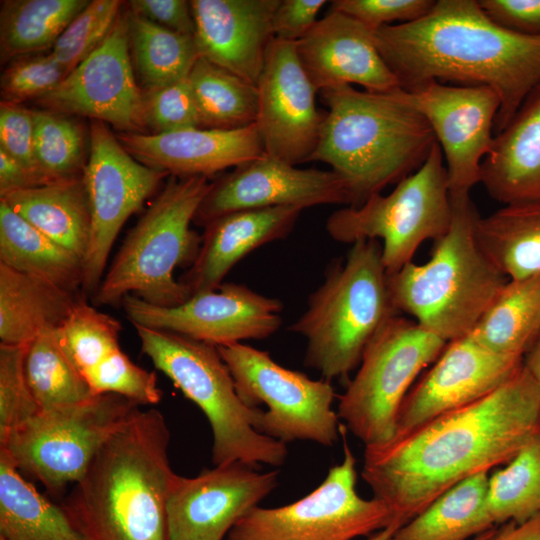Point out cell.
<instances>
[{"mask_svg": "<svg viewBox=\"0 0 540 540\" xmlns=\"http://www.w3.org/2000/svg\"><path fill=\"white\" fill-rule=\"evenodd\" d=\"M28 346L0 343V444L41 411L25 374Z\"/></svg>", "mask_w": 540, "mask_h": 540, "instance_id": "cell-42", "label": "cell"}, {"mask_svg": "<svg viewBox=\"0 0 540 540\" xmlns=\"http://www.w3.org/2000/svg\"><path fill=\"white\" fill-rule=\"evenodd\" d=\"M88 3V0L1 1V62L51 50Z\"/></svg>", "mask_w": 540, "mask_h": 540, "instance_id": "cell-34", "label": "cell"}, {"mask_svg": "<svg viewBox=\"0 0 540 540\" xmlns=\"http://www.w3.org/2000/svg\"><path fill=\"white\" fill-rule=\"evenodd\" d=\"M141 351L207 417L214 465L282 466L285 443L258 431L262 409L245 404L216 346L174 332L134 325Z\"/></svg>", "mask_w": 540, "mask_h": 540, "instance_id": "cell-8", "label": "cell"}, {"mask_svg": "<svg viewBox=\"0 0 540 540\" xmlns=\"http://www.w3.org/2000/svg\"><path fill=\"white\" fill-rule=\"evenodd\" d=\"M475 232L484 254L509 279L540 272V200L479 216Z\"/></svg>", "mask_w": 540, "mask_h": 540, "instance_id": "cell-31", "label": "cell"}, {"mask_svg": "<svg viewBox=\"0 0 540 540\" xmlns=\"http://www.w3.org/2000/svg\"><path fill=\"white\" fill-rule=\"evenodd\" d=\"M123 5L120 0H92L71 21L49 51L67 74L104 42Z\"/></svg>", "mask_w": 540, "mask_h": 540, "instance_id": "cell-41", "label": "cell"}, {"mask_svg": "<svg viewBox=\"0 0 540 540\" xmlns=\"http://www.w3.org/2000/svg\"><path fill=\"white\" fill-rule=\"evenodd\" d=\"M201 128L233 130L256 123L257 86L199 57L189 75Z\"/></svg>", "mask_w": 540, "mask_h": 540, "instance_id": "cell-36", "label": "cell"}, {"mask_svg": "<svg viewBox=\"0 0 540 540\" xmlns=\"http://www.w3.org/2000/svg\"><path fill=\"white\" fill-rule=\"evenodd\" d=\"M540 334V272L509 279L468 335L501 355L524 358Z\"/></svg>", "mask_w": 540, "mask_h": 540, "instance_id": "cell-30", "label": "cell"}, {"mask_svg": "<svg viewBox=\"0 0 540 540\" xmlns=\"http://www.w3.org/2000/svg\"><path fill=\"white\" fill-rule=\"evenodd\" d=\"M67 72L50 52L17 58L3 71L0 80L1 101L21 104L38 100L53 90Z\"/></svg>", "mask_w": 540, "mask_h": 540, "instance_id": "cell-44", "label": "cell"}, {"mask_svg": "<svg viewBox=\"0 0 540 540\" xmlns=\"http://www.w3.org/2000/svg\"><path fill=\"white\" fill-rule=\"evenodd\" d=\"M539 433L540 384L523 364L480 400L365 447L361 476L403 526L456 484L507 464Z\"/></svg>", "mask_w": 540, "mask_h": 540, "instance_id": "cell-1", "label": "cell"}, {"mask_svg": "<svg viewBox=\"0 0 540 540\" xmlns=\"http://www.w3.org/2000/svg\"><path fill=\"white\" fill-rule=\"evenodd\" d=\"M0 199L46 236L84 260L91 214L82 177L13 191Z\"/></svg>", "mask_w": 540, "mask_h": 540, "instance_id": "cell-28", "label": "cell"}, {"mask_svg": "<svg viewBox=\"0 0 540 540\" xmlns=\"http://www.w3.org/2000/svg\"><path fill=\"white\" fill-rule=\"evenodd\" d=\"M491 540H540V513L521 524L514 521L502 524Z\"/></svg>", "mask_w": 540, "mask_h": 540, "instance_id": "cell-52", "label": "cell"}, {"mask_svg": "<svg viewBox=\"0 0 540 540\" xmlns=\"http://www.w3.org/2000/svg\"><path fill=\"white\" fill-rule=\"evenodd\" d=\"M143 119L146 131L167 133L201 128L188 76L161 88L143 93Z\"/></svg>", "mask_w": 540, "mask_h": 540, "instance_id": "cell-45", "label": "cell"}, {"mask_svg": "<svg viewBox=\"0 0 540 540\" xmlns=\"http://www.w3.org/2000/svg\"><path fill=\"white\" fill-rule=\"evenodd\" d=\"M25 374L40 410L77 404L94 396L86 378L61 345L56 330L40 334L29 344Z\"/></svg>", "mask_w": 540, "mask_h": 540, "instance_id": "cell-37", "label": "cell"}, {"mask_svg": "<svg viewBox=\"0 0 540 540\" xmlns=\"http://www.w3.org/2000/svg\"><path fill=\"white\" fill-rule=\"evenodd\" d=\"M36 102L42 109L111 124L119 132L146 133L143 91L130 56L127 12H121L95 51Z\"/></svg>", "mask_w": 540, "mask_h": 540, "instance_id": "cell-17", "label": "cell"}, {"mask_svg": "<svg viewBox=\"0 0 540 540\" xmlns=\"http://www.w3.org/2000/svg\"><path fill=\"white\" fill-rule=\"evenodd\" d=\"M400 94L435 134L446 160L450 196L469 195L481 180V164L493 143L500 108L497 93L484 85L430 80L400 88Z\"/></svg>", "mask_w": 540, "mask_h": 540, "instance_id": "cell-15", "label": "cell"}, {"mask_svg": "<svg viewBox=\"0 0 540 540\" xmlns=\"http://www.w3.org/2000/svg\"><path fill=\"white\" fill-rule=\"evenodd\" d=\"M397 312L379 241L359 240L345 262L328 271L289 330L306 340L305 365L330 382L347 378L372 338Z\"/></svg>", "mask_w": 540, "mask_h": 540, "instance_id": "cell-6", "label": "cell"}, {"mask_svg": "<svg viewBox=\"0 0 540 540\" xmlns=\"http://www.w3.org/2000/svg\"><path fill=\"white\" fill-rule=\"evenodd\" d=\"M34 128L33 109L22 104L0 102V149L51 184L37 163Z\"/></svg>", "mask_w": 540, "mask_h": 540, "instance_id": "cell-47", "label": "cell"}, {"mask_svg": "<svg viewBox=\"0 0 540 540\" xmlns=\"http://www.w3.org/2000/svg\"><path fill=\"white\" fill-rule=\"evenodd\" d=\"M200 57L257 86L280 0H192Z\"/></svg>", "mask_w": 540, "mask_h": 540, "instance_id": "cell-23", "label": "cell"}, {"mask_svg": "<svg viewBox=\"0 0 540 540\" xmlns=\"http://www.w3.org/2000/svg\"><path fill=\"white\" fill-rule=\"evenodd\" d=\"M325 0H280L273 21L274 38L289 42L301 40L317 23Z\"/></svg>", "mask_w": 540, "mask_h": 540, "instance_id": "cell-48", "label": "cell"}, {"mask_svg": "<svg viewBox=\"0 0 540 540\" xmlns=\"http://www.w3.org/2000/svg\"><path fill=\"white\" fill-rule=\"evenodd\" d=\"M297 54L317 91L353 84L371 92L400 88L376 46L374 31L335 10L297 42Z\"/></svg>", "mask_w": 540, "mask_h": 540, "instance_id": "cell-22", "label": "cell"}, {"mask_svg": "<svg viewBox=\"0 0 540 540\" xmlns=\"http://www.w3.org/2000/svg\"><path fill=\"white\" fill-rule=\"evenodd\" d=\"M85 378L94 395L117 394L139 405H154L162 397L156 374L136 365L121 349L105 358Z\"/></svg>", "mask_w": 540, "mask_h": 540, "instance_id": "cell-43", "label": "cell"}, {"mask_svg": "<svg viewBox=\"0 0 540 540\" xmlns=\"http://www.w3.org/2000/svg\"><path fill=\"white\" fill-rule=\"evenodd\" d=\"M433 0H335V10L357 20L372 31L385 26L405 24L426 15Z\"/></svg>", "mask_w": 540, "mask_h": 540, "instance_id": "cell-46", "label": "cell"}, {"mask_svg": "<svg viewBox=\"0 0 540 540\" xmlns=\"http://www.w3.org/2000/svg\"><path fill=\"white\" fill-rule=\"evenodd\" d=\"M480 183L504 205L540 200V84L494 135Z\"/></svg>", "mask_w": 540, "mask_h": 540, "instance_id": "cell-26", "label": "cell"}, {"mask_svg": "<svg viewBox=\"0 0 540 540\" xmlns=\"http://www.w3.org/2000/svg\"><path fill=\"white\" fill-rule=\"evenodd\" d=\"M244 462L177 475L167 499L169 540H223L233 526L278 484L277 470L259 472Z\"/></svg>", "mask_w": 540, "mask_h": 540, "instance_id": "cell-19", "label": "cell"}, {"mask_svg": "<svg viewBox=\"0 0 540 540\" xmlns=\"http://www.w3.org/2000/svg\"><path fill=\"white\" fill-rule=\"evenodd\" d=\"M75 292L0 263V340L30 344L58 329L79 301Z\"/></svg>", "mask_w": 540, "mask_h": 540, "instance_id": "cell-27", "label": "cell"}, {"mask_svg": "<svg viewBox=\"0 0 540 540\" xmlns=\"http://www.w3.org/2000/svg\"><path fill=\"white\" fill-rule=\"evenodd\" d=\"M321 92L328 110L310 162L328 164L344 180L350 206L414 173L437 142L400 88L371 92L341 85Z\"/></svg>", "mask_w": 540, "mask_h": 540, "instance_id": "cell-4", "label": "cell"}, {"mask_svg": "<svg viewBox=\"0 0 540 540\" xmlns=\"http://www.w3.org/2000/svg\"><path fill=\"white\" fill-rule=\"evenodd\" d=\"M376 46L400 88L436 80L484 85L498 95L494 133L540 84V35L491 20L478 0H439L420 19L374 31Z\"/></svg>", "mask_w": 540, "mask_h": 540, "instance_id": "cell-2", "label": "cell"}, {"mask_svg": "<svg viewBox=\"0 0 540 540\" xmlns=\"http://www.w3.org/2000/svg\"><path fill=\"white\" fill-rule=\"evenodd\" d=\"M452 202L441 147L436 142L423 165L387 195L370 196L359 206L334 211L326 231L338 242L381 239L388 275L396 273L426 240H438L449 229Z\"/></svg>", "mask_w": 540, "mask_h": 540, "instance_id": "cell-9", "label": "cell"}, {"mask_svg": "<svg viewBox=\"0 0 540 540\" xmlns=\"http://www.w3.org/2000/svg\"><path fill=\"white\" fill-rule=\"evenodd\" d=\"M169 442L165 417L150 408L104 443L61 504L82 540H169Z\"/></svg>", "mask_w": 540, "mask_h": 540, "instance_id": "cell-3", "label": "cell"}, {"mask_svg": "<svg viewBox=\"0 0 540 540\" xmlns=\"http://www.w3.org/2000/svg\"><path fill=\"white\" fill-rule=\"evenodd\" d=\"M302 211L292 206L246 209L212 220L204 227L196 259L179 281L191 295L216 289L242 258L285 238Z\"/></svg>", "mask_w": 540, "mask_h": 540, "instance_id": "cell-25", "label": "cell"}, {"mask_svg": "<svg viewBox=\"0 0 540 540\" xmlns=\"http://www.w3.org/2000/svg\"><path fill=\"white\" fill-rule=\"evenodd\" d=\"M523 364L540 384V334L525 354Z\"/></svg>", "mask_w": 540, "mask_h": 540, "instance_id": "cell-53", "label": "cell"}, {"mask_svg": "<svg viewBox=\"0 0 540 540\" xmlns=\"http://www.w3.org/2000/svg\"><path fill=\"white\" fill-rule=\"evenodd\" d=\"M121 323L79 299L57 337L81 373L85 375L110 354L120 349Z\"/></svg>", "mask_w": 540, "mask_h": 540, "instance_id": "cell-40", "label": "cell"}, {"mask_svg": "<svg viewBox=\"0 0 540 540\" xmlns=\"http://www.w3.org/2000/svg\"><path fill=\"white\" fill-rule=\"evenodd\" d=\"M523 360L494 353L468 335L448 342L406 395L396 436L487 396L514 376Z\"/></svg>", "mask_w": 540, "mask_h": 540, "instance_id": "cell-21", "label": "cell"}, {"mask_svg": "<svg viewBox=\"0 0 540 540\" xmlns=\"http://www.w3.org/2000/svg\"><path fill=\"white\" fill-rule=\"evenodd\" d=\"M35 155L51 183L82 177L87 162L86 132L73 116L33 109Z\"/></svg>", "mask_w": 540, "mask_h": 540, "instance_id": "cell-39", "label": "cell"}, {"mask_svg": "<svg viewBox=\"0 0 540 540\" xmlns=\"http://www.w3.org/2000/svg\"><path fill=\"white\" fill-rule=\"evenodd\" d=\"M0 263L75 292L83 261L14 212L0 199Z\"/></svg>", "mask_w": 540, "mask_h": 540, "instance_id": "cell-29", "label": "cell"}, {"mask_svg": "<svg viewBox=\"0 0 540 540\" xmlns=\"http://www.w3.org/2000/svg\"><path fill=\"white\" fill-rule=\"evenodd\" d=\"M498 25L524 35H540V0H478Z\"/></svg>", "mask_w": 540, "mask_h": 540, "instance_id": "cell-49", "label": "cell"}, {"mask_svg": "<svg viewBox=\"0 0 540 540\" xmlns=\"http://www.w3.org/2000/svg\"><path fill=\"white\" fill-rule=\"evenodd\" d=\"M401 526L398 522L392 523L388 527L369 535L366 540H391L392 536Z\"/></svg>", "mask_w": 540, "mask_h": 540, "instance_id": "cell-54", "label": "cell"}, {"mask_svg": "<svg viewBox=\"0 0 540 540\" xmlns=\"http://www.w3.org/2000/svg\"><path fill=\"white\" fill-rule=\"evenodd\" d=\"M234 379L237 394L263 410L258 431L285 444L312 441L331 447L340 435L331 383L313 380L275 362L267 351L243 343L217 347Z\"/></svg>", "mask_w": 540, "mask_h": 540, "instance_id": "cell-12", "label": "cell"}, {"mask_svg": "<svg viewBox=\"0 0 540 540\" xmlns=\"http://www.w3.org/2000/svg\"><path fill=\"white\" fill-rule=\"evenodd\" d=\"M326 204L351 205L348 188L337 173L298 168L263 154L212 182L194 223L205 227L239 210L285 206L304 210Z\"/></svg>", "mask_w": 540, "mask_h": 540, "instance_id": "cell-20", "label": "cell"}, {"mask_svg": "<svg viewBox=\"0 0 540 540\" xmlns=\"http://www.w3.org/2000/svg\"><path fill=\"white\" fill-rule=\"evenodd\" d=\"M203 176H170L127 234L92 297L95 305H115L131 294L151 305L173 307L189 289L176 280L177 267L192 265L202 237L191 229L212 182Z\"/></svg>", "mask_w": 540, "mask_h": 540, "instance_id": "cell-7", "label": "cell"}, {"mask_svg": "<svg viewBox=\"0 0 540 540\" xmlns=\"http://www.w3.org/2000/svg\"><path fill=\"white\" fill-rule=\"evenodd\" d=\"M0 539L82 540L63 508L42 496L0 450Z\"/></svg>", "mask_w": 540, "mask_h": 540, "instance_id": "cell-32", "label": "cell"}, {"mask_svg": "<svg viewBox=\"0 0 540 540\" xmlns=\"http://www.w3.org/2000/svg\"><path fill=\"white\" fill-rule=\"evenodd\" d=\"M128 10L170 31L194 36L191 2L186 0H131Z\"/></svg>", "mask_w": 540, "mask_h": 540, "instance_id": "cell-50", "label": "cell"}, {"mask_svg": "<svg viewBox=\"0 0 540 540\" xmlns=\"http://www.w3.org/2000/svg\"><path fill=\"white\" fill-rule=\"evenodd\" d=\"M168 175L140 163L106 123L91 120L89 154L82 175L91 214L81 286L85 295L93 297L97 291L122 226Z\"/></svg>", "mask_w": 540, "mask_h": 540, "instance_id": "cell-14", "label": "cell"}, {"mask_svg": "<svg viewBox=\"0 0 540 540\" xmlns=\"http://www.w3.org/2000/svg\"><path fill=\"white\" fill-rule=\"evenodd\" d=\"M1 540V539H0Z\"/></svg>", "mask_w": 540, "mask_h": 540, "instance_id": "cell-56", "label": "cell"}, {"mask_svg": "<svg viewBox=\"0 0 540 540\" xmlns=\"http://www.w3.org/2000/svg\"><path fill=\"white\" fill-rule=\"evenodd\" d=\"M496 530H497V528L494 527L492 529H489V530L477 535L476 537L472 538L471 540H491L493 538V536L495 535Z\"/></svg>", "mask_w": 540, "mask_h": 540, "instance_id": "cell-55", "label": "cell"}, {"mask_svg": "<svg viewBox=\"0 0 540 540\" xmlns=\"http://www.w3.org/2000/svg\"><path fill=\"white\" fill-rule=\"evenodd\" d=\"M487 510L495 526L521 524L540 513V433L489 476Z\"/></svg>", "mask_w": 540, "mask_h": 540, "instance_id": "cell-38", "label": "cell"}, {"mask_svg": "<svg viewBox=\"0 0 540 540\" xmlns=\"http://www.w3.org/2000/svg\"><path fill=\"white\" fill-rule=\"evenodd\" d=\"M116 136L140 163L177 177L210 178L264 154L256 123L233 130L194 127L160 134L118 132Z\"/></svg>", "mask_w": 540, "mask_h": 540, "instance_id": "cell-24", "label": "cell"}, {"mask_svg": "<svg viewBox=\"0 0 540 540\" xmlns=\"http://www.w3.org/2000/svg\"><path fill=\"white\" fill-rule=\"evenodd\" d=\"M343 460L331 467L312 492L290 504L248 511L226 540H353L395 523L379 499L356 491V459L341 424Z\"/></svg>", "mask_w": 540, "mask_h": 540, "instance_id": "cell-13", "label": "cell"}, {"mask_svg": "<svg viewBox=\"0 0 540 540\" xmlns=\"http://www.w3.org/2000/svg\"><path fill=\"white\" fill-rule=\"evenodd\" d=\"M126 12L131 61L143 93L186 78L200 57L194 36Z\"/></svg>", "mask_w": 540, "mask_h": 540, "instance_id": "cell-35", "label": "cell"}, {"mask_svg": "<svg viewBox=\"0 0 540 540\" xmlns=\"http://www.w3.org/2000/svg\"><path fill=\"white\" fill-rule=\"evenodd\" d=\"M121 304L133 325L174 332L216 347L268 338L282 324L280 300L237 283L193 294L173 307L151 305L131 294Z\"/></svg>", "mask_w": 540, "mask_h": 540, "instance_id": "cell-16", "label": "cell"}, {"mask_svg": "<svg viewBox=\"0 0 540 540\" xmlns=\"http://www.w3.org/2000/svg\"><path fill=\"white\" fill-rule=\"evenodd\" d=\"M488 481V473H482L456 484L391 540H471L496 527L487 510Z\"/></svg>", "mask_w": 540, "mask_h": 540, "instance_id": "cell-33", "label": "cell"}, {"mask_svg": "<svg viewBox=\"0 0 540 540\" xmlns=\"http://www.w3.org/2000/svg\"><path fill=\"white\" fill-rule=\"evenodd\" d=\"M47 184L39 174L0 149V196Z\"/></svg>", "mask_w": 540, "mask_h": 540, "instance_id": "cell-51", "label": "cell"}, {"mask_svg": "<svg viewBox=\"0 0 540 540\" xmlns=\"http://www.w3.org/2000/svg\"><path fill=\"white\" fill-rule=\"evenodd\" d=\"M450 197L451 224L434 241L429 260L388 275L395 309L447 343L471 333L509 280L479 246V214L470 196Z\"/></svg>", "mask_w": 540, "mask_h": 540, "instance_id": "cell-5", "label": "cell"}, {"mask_svg": "<svg viewBox=\"0 0 540 540\" xmlns=\"http://www.w3.org/2000/svg\"><path fill=\"white\" fill-rule=\"evenodd\" d=\"M446 345L417 322L390 318L365 348L356 375L339 397L337 415L346 429L365 447L391 441L415 379Z\"/></svg>", "mask_w": 540, "mask_h": 540, "instance_id": "cell-10", "label": "cell"}, {"mask_svg": "<svg viewBox=\"0 0 540 540\" xmlns=\"http://www.w3.org/2000/svg\"><path fill=\"white\" fill-rule=\"evenodd\" d=\"M256 125L264 154L291 165L310 162L325 114L297 54V42L274 38L257 83Z\"/></svg>", "mask_w": 540, "mask_h": 540, "instance_id": "cell-18", "label": "cell"}, {"mask_svg": "<svg viewBox=\"0 0 540 540\" xmlns=\"http://www.w3.org/2000/svg\"><path fill=\"white\" fill-rule=\"evenodd\" d=\"M123 396L105 393L67 406L41 410L0 444L19 471L59 492L77 483L104 443L139 409Z\"/></svg>", "mask_w": 540, "mask_h": 540, "instance_id": "cell-11", "label": "cell"}]
</instances>
